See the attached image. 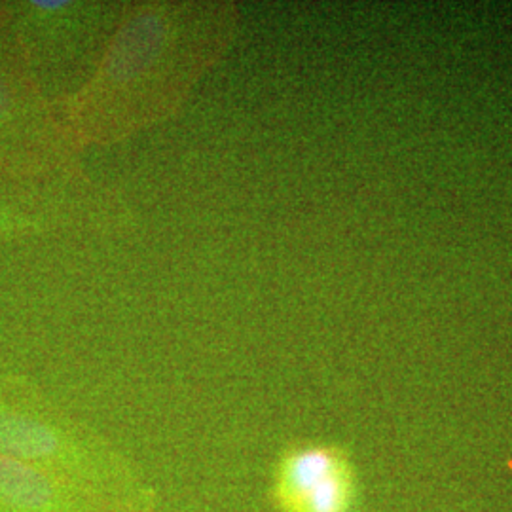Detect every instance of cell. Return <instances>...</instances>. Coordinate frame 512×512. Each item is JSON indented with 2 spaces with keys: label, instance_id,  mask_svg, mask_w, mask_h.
<instances>
[{
  "label": "cell",
  "instance_id": "7a4b0ae2",
  "mask_svg": "<svg viewBox=\"0 0 512 512\" xmlns=\"http://www.w3.org/2000/svg\"><path fill=\"white\" fill-rule=\"evenodd\" d=\"M270 499L277 512H355L359 478L348 452L329 442H296L275 461Z\"/></svg>",
  "mask_w": 512,
  "mask_h": 512
},
{
  "label": "cell",
  "instance_id": "6da1fadb",
  "mask_svg": "<svg viewBox=\"0 0 512 512\" xmlns=\"http://www.w3.org/2000/svg\"><path fill=\"white\" fill-rule=\"evenodd\" d=\"M194 10L184 8L177 23L181 8H143L122 25L101 69L74 101L76 139H116L143 126L141 99H147L148 122L164 112L158 97H164L169 109L175 107V97L217 55L188 54L196 42L188 38L190 31L200 23H188Z\"/></svg>",
  "mask_w": 512,
  "mask_h": 512
},
{
  "label": "cell",
  "instance_id": "3957f363",
  "mask_svg": "<svg viewBox=\"0 0 512 512\" xmlns=\"http://www.w3.org/2000/svg\"><path fill=\"white\" fill-rule=\"evenodd\" d=\"M154 512H160V511H154Z\"/></svg>",
  "mask_w": 512,
  "mask_h": 512
}]
</instances>
